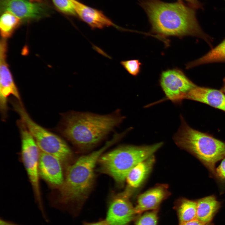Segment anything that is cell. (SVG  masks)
<instances>
[{
  "label": "cell",
  "instance_id": "6da1fadb",
  "mask_svg": "<svg viewBox=\"0 0 225 225\" xmlns=\"http://www.w3.org/2000/svg\"><path fill=\"white\" fill-rule=\"evenodd\" d=\"M139 5L147 14L151 31L160 37L181 38L192 35L208 41L198 24L194 8L182 1L166 2L160 0H140Z\"/></svg>",
  "mask_w": 225,
  "mask_h": 225
},
{
  "label": "cell",
  "instance_id": "7a4b0ae2",
  "mask_svg": "<svg viewBox=\"0 0 225 225\" xmlns=\"http://www.w3.org/2000/svg\"><path fill=\"white\" fill-rule=\"evenodd\" d=\"M124 118L119 110L104 115L72 111L62 115L59 130L77 146L88 147L102 140Z\"/></svg>",
  "mask_w": 225,
  "mask_h": 225
},
{
  "label": "cell",
  "instance_id": "3957f363",
  "mask_svg": "<svg viewBox=\"0 0 225 225\" xmlns=\"http://www.w3.org/2000/svg\"><path fill=\"white\" fill-rule=\"evenodd\" d=\"M180 119V125L173 137L175 143L198 159L213 178L216 163L225 157V142L192 128L181 115Z\"/></svg>",
  "mask_w": 225,
  "mask_h": 225
},
{
  "label": "cell",
  "instance_id": "277c9868",
  "mask_svg": "<svg viewBox=\"0 0 225 225\" xmlns=\"http://www.w3.org/2000/svg\"><path fill=\"white\" fill-rule=\"evenodd\" d=\"M119 139L115 135L102 148L80 157L68 168L62 185L59 188V203L67 204L84 199L92 183L97 162L103 152Z\"/></svg>",
  "mask_w": 225,
  "mask_h": 225
},
{
  "label": "cell",
  "instance_id": "5b68a950",
  "mask_svg": "<svg viewBox=\"0 0 225 225\" xmlns=\"http://www.w3.org/2000/svg\"><path fill=\"white\" fill-rule=\"evenodd\" d=\"M163 144V142H159L151 145L120 147L100 157L98 161L100 168L118 184L122 185L133 168L153 155Z\"/></svg>",
  "mask_w": 225,
  "mask_h": 225
},
{
  "label": "cell",
  "instance_id": "8992f818",
  "mask_svg": "<svg viewBox=\"0 0 225 225\" xmlns=\"http://www.w3.org/2000/svg\"><path fill=\"white\" fill-rule=\"evenodd\" d=\"M11 102L14 109L20 116L21 120L32 135L41 151L56 157L62 162L70 158L71 150L63 139L34 122L21 102L14 100H12Z\"/></svg>",
  "mask_w": 225,
  "mask_h": 225
},
{
  "label": "cell",
  "instance_id": "52a82bcc",
  "mask_svg": "<svg viewBox=\"0 0 225 225\" xmlns=\"http://www.w3.org/2000/svg\"><path fill=\"white\" fill-rule=\"evenodd\" d=\"M21 139L22 160L38 205L43 211L39 181V149L32 135L21 120L18 122Z\"/></svg>",
  "mask_w": 225,
  "mask_h": 225
},
{
  "label": "cell",
  "instance_id": "ba28073f",
  "mask_svg": "<svg viewBox=\"0 0 225 225\" xmlns=\"http://www.w3.org/2000/svg\"><path fill=\"white\" fill-rule=\"evenodd\" d=\"M159 84L165 95V100L180 104L188 93L197 85L177 68L163 71L160 76Z\"/></svg>",
  "mask_w": 225,
  "mask_h": 225
},
{
  "label": "cell",
  "instance_id": "9c48e42d",
  "mask_svg": "<svg viewBox=\"0 0 225 225\" xmlns=\"http://www.w3.org/2000/svg\"><path fill=\"white\" fill-rule=\"evenodd\" d=\"M132 190L128 188L112 200L106 219L109 225H128L134 219L137 214L130 200Z\"/></svg>",
  "mask_w": 225,
  "mask_h": 225
},
{
  "label": "cell",
  "instance_id": "30bf717a",
  "mask_svg": "<svg viewBox=\"0 0 225 225\" xmlns=\"http://www.w3.org/2000/svg\"><path fill=\"white\" fill-rule=\"evenodd\" d=\"M0 8L1 12H9L24 20L40 19L49 12L42 2L31 0H0Z\"/></svg>",
  "mask_w": 225,
  "mask_h": 225
},
{
  "label": "cell",
  "instance_id": "8fae6325",
  "mask_svg": "<svg viewBox=\"0 0 225 225\" xmlns=\"http://www.w3.org/2000/svg\"><path fill=\"white\" fill-rule=\"evenodd\" d=\"M7 46L0 45V108L3 118L8 110V101L11 95L21 101V97L6 61Z\"/></svg>",
  "mask_w": 225,
  "mask_h": 225
},
{
  "label": "cell",
  "instance_id": "7c38bea8",
  "mask_svg": "<svg viewBox=\"0 0 225 225\" xmlns=\"http://www.w3.org/2000/svg\"><path fill=\"white\" fill-rule=\"evenodd\" d=\"M61 161L56 157L39 150V175L48 183L59 188L64 181Z\"/></svg>",
  "mask_w": 225,
  "mask_h": 225
},
{
  "label": "cell",
  "instance_id": "4fadbf2b",
  "mask_svg": "<svg viewBox=\"0 0 225 225\" xmlns=\"http://www.w3.org/2000/svg\"><path fill=\"white\" fill-rule=\"evenodd\" d=\"M168 185L159 184L139 195L135 209L137 214L149 210H158L161 202L170 195Z\"/></svg>",
  "mask_w": 225,
  "mask_h": 225
},
{
  "label": "cell",
  "instance_id": "5bb4252c",
  "mask_svg": "<svg viewBox=\"0 0 225 225\" xmlns=\"http://www.w3.org/2000/svg\"><path fill=\"white\" fill-rule=\"evenodd\" d=\"M77 15L92 29L113 26L120 28L101 11L87 6L77 0H72Z\"/></svg>",
  "mask_w": 225,
  "mask_h": 225
},
{
  "label": "cell",
  "instance_id": "9a60e30c",
  "mask_svg": "<svg viewBox=\"0 0 225 225\" xmlns=\"http://www.w3.org/2000/svg\"><path fill=\"white\" fill-rule=\"evenodd\" d=\"M185 99L205 103L225 112V94L221 90L196 86L187 95Z\"/></svg>",
  "mask_w": 225,
  "mask_h": 225
},
{
  "label": "cell",
  "instance_id": "2e32d148",
  "mask_svg": "<svg viewBox=\"0 0 225 225\" xmlns=\"http://www.w3.org/2000/svg\"><path fill=\"white\" fill-rule=\"evenodd\" d=\"M155 162V157L153 155L133 168L126 177L128 188L132 189L138 188L148 175Z\"/></svg>",
  "mask_w": 225,
  "mask_h": 225
},
{
  "label": "cell",
  "instance_id": "e0dca14e",
  "mask_svg": "<svg viewBox=\"0 0 225 225\" xmlns=\"http://www.w3.org/2000/svg\"><path fill=\"white\" fill-rule=\"evenodd\" d=\"M196 200V219L205 223L211 222L221 207V202L214 195L206 196Z\"/></svg>",
  "mask_w": 225,
  "mask_h": 225
},
{
  "label": "cell",
  "instance_id": "ac0fdd59",
  "mask_svg": "<svg viewBox=\"0 0 225 225\" xmlns=\"http://www.w3.org/2000/svg\"><path fill=\"white\" fill-rule=\"evenodd\" d=\"M174 208L177 213L179 224L196 219V200L180 198L175 203Z\"/></svg>",
  "mask_w": 225,
  "mask_h": 225
},
{
  "label": "cell",
  "instance_id": "d6986e66",
  "mask_svg": "<svg viewBox=\"0 0 225 225\" xmlns=\"http://www.w3.org/2000/svg\"><path fill=\"white\" fill-rule=\"evenodd\" d=\"M220 62H225V39L205 55L188 63L186 68L188 69L204 64Z\"/></svg>",
  "mask_w": 225,
  "mask_h": 225
},
{
  "label": "cell",
  "instance_id": "ffe728a7",
  "mask_svg": "<svg viewBox=\"0 0 225 225\" xmlns=\"http://www.w3.org/2000/svg\"><path fill=\"white\" fill-rule=\"evenodd\" d=\"M21 19L8 11L2 13L0 20L1 34L3 38L10 37L18 27Z\"/></svg>",
  "mask_w": 225,
  "mask_h": 225
},
{
  "label": "cell",
  "instance_id": "44dd1931",
  "mask_svg": "<svg viewBox=\"0 0 225 225\" xmlns=\"http://www.w3.org/2000/svg\"><path fill=\"white\" fill-rule=\"evenodd\" d=\"M57 9L62 13L71 16H76L72 0H52Z\"/></svg>",
  "mask_w": 225,
  "mask_h": 225
},
{
  "label": "cell",
  "instance_id": "7402d4cb",
  "mask_svg": "<svg viewBox=\"0 0 225 225\" xmlns=\"http://www.w3.org/2000/svg\"><path fill=\"white\" fill-rule=\"evenodd\" d=\"M220 161V164L215 168L213 178L218 185L220 192L222 193L225 191V157Z\"/></svg>",
  "mask_w": 225,
  "mask_h": 225
},
{
  "label": "cell",
  "instance_id": "603a6c76",
  "mask_svg": "<svg viewBox=\"0 0 225 225\" xmlns=\"http://www.w3.org/2000/svg\"><path fill=\"white\" fill-rule=\"evenodd\" d=\"M158 210H152L140 216L135 222V225H157Z\"/></svg>",
  "mask_w": 225,
  "mask_h": 225
},
{
  "label": "cell",
  "instance_id": "cb8c5ba5",
  "mask_svg": "<svg viewBox=\"0 0 225 225\" xmlns=\"http://www.w3.org/2000/svg\"><path fill=\"white\" fill-rule=\"evenodd\" d=\"M120 64L130 75L136 76L140 72L142 63L138 59H132L122 61Z\"/></svg>",
  "mask_w": 225,
  "mask_h": 225
},
{
  "label": "cell",
  "instance_id": "d4e9b609",
  "mask_svg": "<svg viewBox=\"0 0 225 225\" xmlns=\"http://www.w3.org/2000/svg\"><path fill=\"white\" fill-rule=\"evenodd\" d=\"M179 225H213L211 222L205 223L197 219H195L180 224Z\"/></svg>",
  "mask_w": 225,
  "mask_h": 225
},
{
  "label": "cell",
  "instance_id": "484cf974",
  "mask_svg": "<svg viewBox=\"0 0 225 225\" xmlns=\"http://www.w3.org/2000/svg\"><path fill=\"white\" fill-rule=\"evenodd\" d=\"M182 0H178V1H182ZM187 2L189 5L193 8H198L201 7V5L198 0H182Z\"/></svg>",
  "mask_w": 225,
  "mask_h": 225
},
{
  "label": "cell",
  "instance_id": "4316f807",
  "mask_svg": "<svg viewBox=\"0 0 225 225\" xmlns=\"http://www.w3.org/2000/svg\"><path fill=\"white\" fill-rule=\"evenodd\" d=\"M83 225H109L107 221L103 220L94 222L84 223Z\"/></svg>",
  "mask_w": 225,
  "mask_h": 225
},
{
  "label": "cell",
  "instance_id": "83f0119b",
  "mask_svg": "<svg viewBox=\"0 0 225 225\" xmlns=\"http://www.w3.org/2000/svg\"><path fill=\"white\" fill-rule=\"evenodd\" d=\"M0 225H20L12 222L6 221L3 219L0 220Z\"/></svg>",
  "mask_w": 225,
  "mask_h": 225
},
{
  "label": "cell",
  "instance_id": "f1b7e54d",
  "mask_svg": "<svg viewBox=\"0 0 225 225\" xmlns=\"http://www.w3.org/2000/svg\"><path fill=\"white\" fill-rule=\"evenodd\" d=\"M225 94V78L223 80V85L221 90Z\"/></svg>",
  "mask_w": 225,
  "mask_h": 225
},
{
  "label": "cell",
  "instance_id": "f546056e",
  "mask_svg": "<svg viewBox=\"0 0 225 225\" xmlns=\"http://www.w3.org/2000/svg\"><path fill=\"white\" fill-rule=\"evenodd\" d=\"M32 1H34V2H42V0H31Z\"/></svg>",
  "mask_w": 225,
  "mask_h": 225
},
{
  "label": "cell",
  "instance_id": "4dcf8cb0",
  "mask_svg": "<svg viewBox=\"0 0 225 225\" xmlns=\"http://www.w3.org/2000/svg\"></svg>",
  "mask_w": 225,
  "mask_h": 225
}]
</instances>
